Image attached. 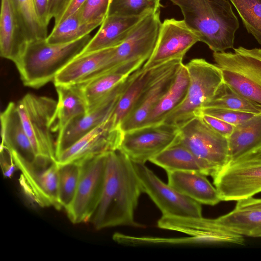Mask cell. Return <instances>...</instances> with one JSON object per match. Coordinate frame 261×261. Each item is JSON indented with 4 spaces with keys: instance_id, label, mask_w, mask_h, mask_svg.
Returning <instances> with one entry per match:
<instances>
[{
    "instance_id": "obj_1",
    "label": "cell",
    "mask_w": 261,
    "mask_h": 261,
    "mask_svg": "<svg viewBox=\"0 0 261 261\" xmlns=\"http://www.w3.org/2000/svg\"><path fill=\"white\" fill-rule=\"evenodd\" d=\"M142 193L133 162L119 148L107 152L102 195L89 222L98 230L117 226L141 227L134 214Z\"/></svg>"
},
{
    "instance_id": "obj_2",
    "label": "cell",
    "mask_w": 261,
    "mask_h": 261,
    "mask_svg": "<svg viewBox=\"0 0 261 261\" xmlns=\"http://www.w3.org/2000/svg\"><path fill=\"white\" fill-rule=\"evenodd\" d=\"M180 8L187 25L214 52L233 48L239 22L227 0H169Z\"/></svg>"
},
{
    "instance_id": "obj_3",
    "label": "cell",
    "mask_w": 261,
    "mask_h": 261,
    "mask_svg": "<svg viewBox=\"0 0 261 261\" xmlns=\"http://www.w3.org/2000/svg\"><path fill=\"white\" fill-rule=\"evenodd\" d=\"M90 34L64 44L46 39L28 42L14 64L25 86L38 89L53 81L58 73L79 55L91 39Z\"/></svg>"
},
{
    "instance_id": "obj_4",
    "label": "cell",
    "mask_w": 261,
    "mask_h": 261,
    "mask_svg": "<svg viewBox=\"0 0 261 261\" xmlns=\"http://www.w3.org/2000/svg\"><path fill=\"white\" fill-rule=\"evenodd\" d=\"M161 24L160 12L144 16L126 39L115 48L107 63L81 82L113 71L129 75L142 67L154 49Z\"/></svg>"
},
{
    "instance_id": "obj_5",
    "label": "cell",
    "mask_w": 261,
    "mask_h": 261,
    "mask_svg": "<svg viewBox=\"0 0 261 261\" xmlns=\"http://www.w3.org/2000/svg\"><path fill=\"white\" fill-rule=\"evenodd\" d=\"M186 66L189 75L186 96L163 122L179 128L200 115L204 105L211 99L223 82L220 69L204 59H193Z\"/></svg>"
},
{
    "instance_id": "obj_6",
    "label": "cell",
    "mask_w": 261,
    "mask_h": 261,
    "mask_svg": "<svg viewBox=\"0 0 261 261\" xmlns=\"http://www.w3.org/2000/svg\"><path fill=\"white\" fill-rule=\"evenodd\" d=\"M223 82L243 97L261 105V48L242 46L233 52H214Z\"/></svg>"
},
{
    "instance_id": "obj_7",
    "label": "cell",
    "mask_w": 261,
    "mask_h": 261,
    "mask_svg": "<svg viewBox=\"0 0 261 261\" xmlns=\"http://www.w3.org/2000/svg\"><path fill=\"white\" fill-rule=\"evenodd\" d=\"M57 101L44 96L25 94L17 103L23 128L37 158L56 160V140L52 133Z\"/></svg>"
},
{
    "instance_id": "obj_8",
    "label": "cell",
    "mask_w": 261,
    "mask_h": 261,
    "mask_svg": "<svg viewBox=\"0 0 261 261\" xmlns=\"http://www.w3.org/2000/svg\"><path fill=\"white\" fill-rule=\"evenodd\" d=\"M221 201H238L261 192V147L230 162L213 176Z\"/></svg>"
},
{
    "instance_id": "obj_9",
    "label": "cell",
    "mask_w": 261,
    "mask_h": 261,
    "mask_svg": "<svg viewBox=\"0 0 261 261\" xmlns=\"http://www.w3.org/2000/svg\"><path fill=\"white\" fill-rule=\"evenodd\" d=\"M107 153L79 164L81 172L76 193L66 210L74 224L89 222L99 203L105 183Z\"/></svg>"
},
{
    "instance_id": "obj_10",
    "label": "cell",
    "mask_w": 261,
    "mask_h": 261,
    "mask_svg": "<svg viewBox=\"0 0 261 261\" xmlns=\"http://www.w3.org/2000/svg\"><path fill=\"white\" fill-rule=\"evenodd\" d=\"M21 174L19 182L27 196L41 207H62L58 199L59 166L56 160L30 163L12 154Z\"/></svg>"
},
{
    "instance_id": "obj_11",
    "label": "cell",
    "mask_w": 261,
    "mask_h": 261,
    "mask_svg": "<svg viewBox=\"0 0 261 261\" xmlns=\"http://www.w3.org/2000/svg\"><path fill=\"white\" fill-rule=\"evenodd\" d=\"M179 128L162 122L123 133L119 149L134 163L145 164L178 138Z\"/></svg>"
},
{
    "instance_id": "obj_12",
    "label": "cell",
    "mask_w": 261,
    "mask_h": 261,
    "mask_svg": "<svg viewBox=\"0 0 261 261\" xmlns=\"http://www.w3.org/2000/svg\"><path fill=\"white\" fill-rule=\"evenodd\" d=\"M133 163L143 193H146L163 216L202 217L201 204L182 195L160 179L145 164Z\"/></svg>"
},
{
    "instance_id": "obj_13",
    "label": "cell",
    "mask_w": 261,
    "mask_h": 261,
    "mask_svg": "<svg viewBox=\"0 0 261 261\" xmlns=\"http://www.w3.org/2000/svg\"><path fill=\"white\" fill-rule=\"evenodd\" d=\"M179 141L217 173L228 163L227 138L211 128L200 116L179 128Z\"/></svg>"
},
{
    "instance_id": "obj_14",
    "label": "cell",
    "mask_w": 261,
    "mask_h": 261,
    "mask_svg": "<svg viewBox=\"0 0 261 261\" xmlns=\"http://www.w3.org/2000/svg\"><path fill=\"white\" fill-rule=\"evenodd\" d=\"M132 74L118 85L105 99L87 112L72 119L57 137L56 158L94 128L109 119L118 101L129 83Z\"/></svg>"
},
{
    "instance_id": "obj_15",
    "label": "cell",
    "mask_w": 261,
    "mask_h": 261,
    "mask_svg": "<svg viewBox=\"0 0 261 261\" xmlns=\"http://www.w3.org/2000/svg\"><path fill=\"white\" fill-rule=\"evenodd\" d=\"M198 35L184 20L166 19L162 22L154 49L142 67L149 69L174 59H182L196 42Z\"/></svg>"
},
{
    "instance_id": "obj_16",
    "label": "cell",
    "mask_w": 261,
    "mask_h": 261,
    "mask_svg": "<svg viewBox=\"0 0 261 261\" xmlns=\"http://www.w3.org/2000/svg\"><path fill=\"white\" fill-rule=\"evenodd\" d=\"M123 132L114 126L111 117L89 132L56 159L58 165L82 162L119 148Z\"/></svg>"
},
{
    "instance_id": "obj_17",
    "label": "cell",
    "mask_w": 261,
    "mask_h": 261,
    "mask_svg": "<svg viewBox=\"0 0 261 261\" xmlns=\"http://www.w3.org/2000/svg\"><path fill=\"white\" fill-rule=\"evenodd\" d=\"M161 228L181 232L194 238L197 243H229L243 245V236L217 224L214 219L162 216L158 222Z\"/></svg>"
},
{
    "instance_id": "obj_18",
    "label": "cell",
    "mask_w": 261,
    "mask_h": 261,
    "mask_svg": "<svg viewBox=\"0 0 261 261\" xmlns=\"http://www.w3.org/2000/svg\"><path fill=\"white\" fill-rule=\"evenodd\" d=\"M182 61V59L173 60L170 65L146 88L121 122L120 128L123 133L142 125L149 114L172 84L177 71L183 64Z\"/></svg>"
},
{
    "instance_id": "obj_19",
    "label": "cell",
    "mask_w": 261,
    "mask_h": 261,
    "mask_svg": "<svg viewBox=\"0 0 261 261\" xmlns=\"http://www.w3.org/2000/svg\"><path fill=\"white\" fill-rule=\"evenodd\" d=\"M1 145L26 162L34 163L37 156L22 123L16 103L10 102L1 114Z\"/></svg>"
},
{
    "instance_id": "obj_20",
    "label": "cell",
    "mask_w": 261,
    "mask_h": 261,
    "mask_svg": "<svg viewBox=\"0 0 261 261\" xmlns=\"http://www.w3.org/2000/svg\"><path fill=\"white\" fill-rule=\"evenodd\" d=\"M168 184L186 197L201 204L215 205L220 199L218 192L202 173L175 171L167 172Z\"/></svg>"
},
{
    "instance_id": "obj_21",
    "label": "cell",
    "mask_w": 261,
    "mask_h": 261,
    "mask_svg": "<svg viewBox=\"0 0 261 261\" xmlns=\"http://www.w3.org/2000/svg\"><path fill=\"white\" fill-rule=\"evenodd\" d=\"M143 17L107 15L79 55L117 47Z\"/></svg>"
},
{
    "instance_id": "obj_22",
    "label": "cell",
    "mask_w": 261,
    "mask_h": 261,
    "mask_svg": "<svg viewBox=\"0 0 261 261\" xmlns=\"http://www.w3.org/2000/svg\"><path fill=\"white\" fill-rule=\"evenodd\" d=\"M173 60L149 69L141 67L132 73L130 81L120 96L111 116L115 127L120 128L121 122L130 112L144 91L157 76L170 65Z\"/></svg>"
},
{
    "instance_id": "obj_23",
    "label": "cell",
    "mask_w": 261,
    "mask_h": 261,
    "mask_svg": "<svg viewBox=\"0 0 261 261\" xmlns=\"http://www.w3.org/2000/svg\"><path fill=\"white\" fill-rule=\"evenodd\" d=\"M179 137V136H178ZM152 158L149 161L167 172L175 171L195 172L213 176L216 170L197 157L179 140Z\"/></svg>"
},
{
    "instance_id": "obj_24",
    "label": "cell",
    "mask_w": 261,
    "mask_h": 261,
    "mask_svg": "<svg viewBox=\"0 0 261 261\" xmlns=\"http://www.w3.org/2000/svg\"><path fill=\"white\" fill-rule=\"evenodd\" d=\"M16 17L10 0H2L0 54L15 63L28 43Z\"/></svg>"
},
{
    "instance_id": "obj_25",
    "label": "cell",
    "mask_w": 261,
    "mask_h": 261,
    "mask_svg": "<svg viewBox=\"0 0 261 261\" xmlns=\"http://www.w3.org/2000/svg\"><path fill=\"white\" fill-rule=\"evenodd\" d=\"M115 48L77 56L56 76L53 81L55 87L75 85L83 81L107 63Z\"/></svg>"
},
{
    "instance_id": "obj_26",
    "label": "cell",
    "mask_w": 261,
    "mask_h": 261,
    "mask_svg": "<svg viewBox=\"0 0 261 261\" xmlns=\"http://www.w3.org/2000/svg\"><path fill=\"white\" fill-rule=\"evenodd\" d=\"M227 140L228 163L260 148L261 114L235 126Z\"/></svg>"
},
{
    "instance_id": "obj_27",
    "label": "cell",
    "mask_w": 261,
    "mask_h": 261,
    "mask_svg": "<svg viewBox=\"0 0 261 261\" xmlns=\"http://www.w3.org/2000/svg\"><path fill=\"white\" fill-rule=\"evenodd\" d=\"M189 84L188 71L186 65L183 64L177 71L172 84L149 114L141 126L163 122L166 117L183 101Z\"/></svg>"
},
{
    "instance_id": "obj_28",
    "label": "cell",
    "mask_w": 261,
    "mask_h": 261,
    "mask_svg": "<svg viewBox=\"0 0 261 261\" xmlns=\"http://www.w3.org/2000/svg\"><path fill=\"white\" fill-rule=\"evenodd\" d=\"M56 88L58 100L53 130L58 136L72 119L86 113L88 108L75 85L58 86Z\"/></svg>"
},
{
    "instance_id": "obj_29",
    "label": "cell",
    "mask_w": 261,
    "mask_h": 261,
    "mask_svg": "<svg viewBox=\"0 0 261 261\" xmlns=\"http://www.w3.org/2000/svg\"><path fill=\"white\" fill-rule=\"evenodd\" d=\"M129 75L113 71L75 85L86 102L88 111L105 99Z\"/></svg>"
},
{
    "instance_id": "obj_30",
    "label": "cell",
    "mask_w": 261,
    "mask_h": 261,
    "mask_svg": "<svg viewBox=\"0 0 261 261\" xmlns=\"http://www.w3.org/2000/svg\"><path fill=\"white\" fill-rule=\"evenodd\" d=\"M220 226L241 236L261 237V210H239L214 219Z\"/></svg>"
},
{
    "instance_id": "obj_31",
    "label": "cell",
    "mask_w": 261,
    "mask_h": 261,
    "mask_svg": "<svg viewBox=\"0 0 261 261\" xmlns=\"http://www.w3.org/2000/svg\"><path fill=\"white\" fill-rule=\"evenodd\" d=\"M100 25L85 22L79 10L54 26L46 40L49 44H64L76 40L87 35Z\"/></svg>"
},
{
    "instance_id": "obj_32",
    "label": "cell",
    "mask_w": 261,
    "mask_h": 261,
    "mask_svg": "<svg viewBox=\"0 0 261 261\" xmlns=\"http://www.w3.org/2000/svg\"><path fill=\"white\" fill-rule=\"evenodd\" d=\"M206 108L226 109L254 114H261L260 104L243 97L224 82L202 109Z\"/></svg>"
},
{
    "instance_id": "obj_33",
    "label": "cell",
    "mask_w": 261,
    "mask_h": 261,
    "mask_svg": "<svg viewBox=\"0 0 261 261\" xmlns=\"http://www.w3.org/2000/svg\"><path fill=\"white\" fill-rule=\"evenodd\" d=\"M16 17L28 41L46 39L47 28L39 21L33 0H10Z\"/></svg>"
},
{
    "instance_id": "obj_34",
    "label": "cell",
    "mask_w": 261,
    "mask_h": 261,
    "mask_svg": "<svg viewBox=\"0 0 261 261\" xmlns=\"http://www.w3.org/2000/svg\"><path fill=\"white\" fill-rule=\"evenodd\" d=\"M58 166L59 202L62 208L66 210L74 197L80 176L81 166L79 164L75 163Z\"/></svg>"
},
{
    "instance_id": "obj_35",
    "label": "cell",
    "mask_w": 261,
    "mask_h": 261,
    "mask_svg": "<svg viewBox=\"0 0 261 261\" xmlns=\"http://www.w3.org/2000/svg\"><path fill=\"white\" fill-rule=\"evenodd\" d=\"M161 0H111L108 15L143 17L160 12Z\"/></svg>"
},
{
    "instance_id": "obj_36",
    "label": "cell",
    "mask_w": 261,
    "mask_h": 261,
    "mask_svg": "<svg viewBox=\"0 0 261 261\" xmlns=\"http://www.w3.org/2000/svg\"><path fill=\"white\" fill-rule=\"evenodd\" d=\"M248 32L261 45V0H229Z\"/></svg>"
},
{
    "instance_id": "obj_37",
    "label": "cell",
    "mask_w": 261,
    "mask_h": 261,
    "mask_svg": "<svg viewBox=\"0 0 261 261\" xmlns=\"http://www.w3.org/2000/svg\"><path fill=\"white\" fill-rule=\"evenodd\" d=\"M111 0H86L79 9L83 20L100 25L108 15Z\"/></svg>"
},
{
    "instance_id": "obj_38",
    "label": "cell",
    "mask_w": 261,
    "mask_h": 261,
    "mask_svg": "<svg viewBox=\"0 0 261 261\" xmlns=\"http://www.w3.org/2000/svg\"><path fill=\"white\" fill-rule=\"evenodd\" d=\"M201 114L217 118L234 126L242 123L256 115L229 109L214 108H203L200 111V115Z\"/></svg>"
},
{
    "instance_id": "obj_39",
    "label": "cell",
    "mask_w": 261,
    "mask_h": 261,
    "mask_svg": "<svg viewBox=\"0 0 261 261\" xmlns=\"http://www.w3.org/2000/svg\"><path fill=\"white\" fill-rule=\"evenodd\" d=\"M202 120L213 130L228 138L232 134L235 126L217 118L201 114Z\"/></svg>"
},
{
    "instance_id": "obj_40",
    "label": "cell",
    "mask_w": 261,
    "mask_h": 261,
    "mask_svg": "<svg viewBox=\"0 0 261 261\" xmlns=\"http://www.w3.org/2000/svg\"><path fill=\"white\" fill-rule=\"evenodd\" d=\"M72 0H49V13L50 19H55L58 25Z\"/></svg>"
},
{
    "instance_id": "obj_41",
    "label": "cell",
    "mask_w": 261,
    "mask_h": 261,
    "mask_svg": "<svg viewBox=\"0 0 261 261\" xmlns=\"http://www.w3.org/2000/svg\"><path fill=\"white\" fill-rule=\"evenodd\" d=\"M1 165L5 177H11L17 166L10 150L4 145H1Z\"/></svg>"
},
{
    "instance_id": "obj_42",
    "label": "cell",
    "mask_w": 261,
    "mask_h": 261,
    "mask_svg": "<svg viewBox=\"0 0 261 261\" xmlns=\"http://www.w3.org/2000/svg\"><path fill=\"white\" fill-rule=\"evenodd\" d=\"M33 2L39 21L47 28L51 19L49 13V0H33Z\"/></svg>"
},
{
    "instance_id": "obj_43",
    "label": "cell",
    "mask_w": 261,
    "mask_h": 261,
    "mask_svg": "<svg viewBox=\"0 0 261 261\" xmlns=\"http://www.w3.org/2000/svg\"><path fill=\"white\" fill-rule=\"evenodd\" d=\"M234 208L239 210H261V198L252 197L238 201Z\"/></svg>"
},
{
    "instance_id": "obj_44",
    "label": "cell",
    "mask_w": 261,
    "mask_h": 261,
    "mask_svg": "<svg viewBox=\"0 0 261 261\" xmlns=\"http://www.w3.org/2000/svg\"><path fill=\"white\" fill-rule=\"evenodd\" d=\"M86 1V0H72L69 7L62 16L60 23L77 11L83 5Z\"/></svg>"
}]
</instances>
